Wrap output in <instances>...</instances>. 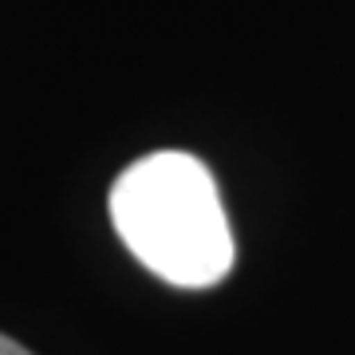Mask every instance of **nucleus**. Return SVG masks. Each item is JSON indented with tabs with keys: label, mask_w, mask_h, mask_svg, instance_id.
Masks as SVG:
<instances>
[{
	"label": "nucleus",
	"mask_w": 355,
	"mask_h": 355,
	"mask_svg": "<svg viewBox=\"0 0 355 355\" xmlns=\"http://www.w3.org/2000/svg\"><path fill=\"white\" fill-rule=\"evenodd\" d=\"M111 221L130 253L178 288L225 280L237 257L214 174L186 150L130 162L111 186Z\"/></svg>",
	"instance_id": "1"
},
{
	"label": "nucleus",
	"mask_w": 355,
	"mask_h": 355,
	"mask_svg": "<svg viewBox=\"0 0 355 355\" xmlns=\"http://www.w3.org/2000/svg\"><path fill=\"white\" fill-rule=\"evenodd\" d=\"M0 355H32V352H24L16 340H8V336H0Z\"/></svg>",
	"instance_id": "2"
}]
</instances>
